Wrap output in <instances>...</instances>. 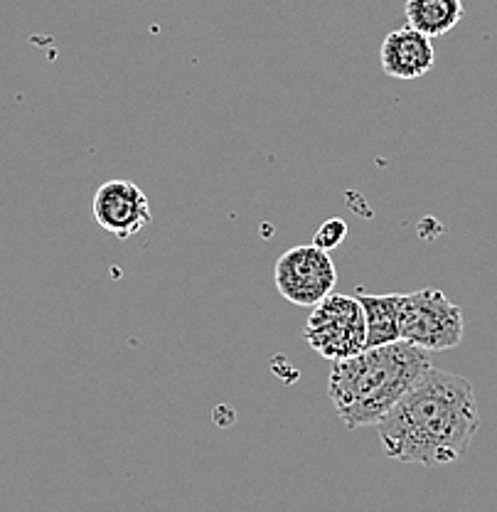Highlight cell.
I'll return each mask as SVG.
<instances>
[{"label":"cell","mask_w":497,"mask_h":512,"mask_svg":"<svg viewBox=\"0 0 497 512\" xmlns=\"http://www.w3.org/2000/svg\"><path fill=\"white\" fill-rule=\"evenodd\" d=\"M478 429L480 409L473 384L434 367L377 424L389 458L431 468L458 461Z\"/></svg>","instance_id":"cell-1"},{"label":"cell","mask_w":497,"mask_h":512,"mask_svg":"<svg viewBox=\"0 0 497 512\" xmlns=\"http://www.w3.org/2000/svg\"><path fill=\"white\" fill-rule=\"evenodd\" d=\"M431 367V352L404 340L367 348L333 362L330 402L347 429L377 426Z\"/></svg>","instance_id":"cell-2"},{"label":"cell","mask_w":497,"mask_h":512,"mask_svg":"<svg viewBox=\"0 0 497 512\" xmlns=\"http://www.w3.org/2000/svg\"><path fill=\"white\" fill-rule=\"evenodd\" d=\"M466 333L461 306L438 288H419L399 298V340L426 352L453 350Z\"/></svg>","instance_id":"cell-3"},{"label":"cell","mask_w":497,"mask_h":512,"mask_svg":"<svg viewBox=\"0 0 497 512\" xmlns=\"http://www.w3.org/2000/svg\"><path fill=\"white\" fill-rule=\"evenodd\" d=\"M303 338L325 360H345L367 350L365 311L357 296L330 293L311 308Z\"/></svg>","instance_id":"cell-4"},{"label":"cell","mask_w":497,"mask_h":512,"mask_svg":"<svg viewBox=\"0 0 497 512\" xmlns=\"http://www.w3.org/2000/svg\"><path fill=\"white\" fill-rule=\"evenodd\" d=\"M274 281L288 303L313 308L333 293L338 284V269L330 259V252H323L315 244H301L279 256L274 266Z\"/></svg>","instance_id":"cell-5"},{"label":"cell","mask_w":497,"mask_h":512,"mask_svg":"<svg viewBox=\"0 0 497 512\" xmlns=\"http://www.w3.org/2000/svg\"><path fill=\"white\" fill-rule=\"evenodd\" d=\"M92 217L106 234L116 239H131L153 222L148 195L136 183L124 178L106 180L94 192Z\"/></svg>","instance_id":"cell-6"},{"label":"cell","mask_w":497,"mask_h":512,"mask_svg":"<svg viewBox=\"0 0 497 512\" xmlns=\"http://www.w3.org/2000/svg\"><path fill=\"white\" fill-rule=\"evenodd\" d=\"M379 62H382V72L387 77L421 79L434 69L436 52L431 37L404 25L384 37L382 47H379Z\"/></svg>","instance_id":"cell-7"},{"label":"cell","mask_w":497,"mask_h":512,"mask_svg":"<svg viewBox=\"0 0 497 512\" xmlns=\"http://www.w3.org/2000/svg\"><path fill=\"white\" fill-rule=\"evenodd\" d=\"M463 0H406V25L426 37H441L463 20Z\"/></svg>","instance_id":"cell-8"},{"label":"cell","mask_w":497,"mask_h":512,"mask_svg":"<svg viewBox=\"0 0 497 512\" xmlns=\"http://www.w3.org/2000/svg\"><path fill=\"white\" fill-rule=\"evenodd\" d=\"M362 311L367 323V348L397 343L399 340V298L402 293H387V296H370L360 293Z\"/></svg>","instance_id":"cell-9"},{"label":"cell","mask_w":497,"mask_h":512,"mask_svg":"<svg viewBox=\"0 0 497 512\" xmlns=\"http://www.w3.org/2000/svg\"><path fill=\"white\" fill-rule=\"evenodd\" d=\"M345 237H347V222L342 220V217H330V220H325L318 227V232H315L313 237V244L318 249H323V252H333V249H338L340 244L345 242Z\"/></svg>","instance_id":"cell-10"}]
</instances>
